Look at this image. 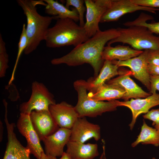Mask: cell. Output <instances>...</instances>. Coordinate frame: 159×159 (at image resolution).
<instances>
[{
    "label": "cell",
    "mask_w": 159,
    "mask_h": 159,
    "mask_svg": "<svg viewBox=\"0 0 159 159\" xmlns=\"http://www.w3.org/2000/svg\"><path fill=\"white\" fill-rule=\"evenodd\" d=\"M119 34L117 29L104 31L100 30L94 36L74 47L67 54L52 59L51 63L54 65L65 64L71 66L87 63L93 68L95 78L99 74L104 62L102 53L105 44L117 37Z\"/></svg>",
    "instance_id": "cell-1"
},
{
    "label": "cell",
    "mask_w": 159,
    "mask_h": 159,
    "mask_svg": "<svg viewBox=\"0 0 159 159\" xmlns=\"http://www.w3.org/2000/svg\"><path fill=\"white\" fill-rule=\"evenodd\" d=\"M17 2L26 17V32L28 44L24 52L27 55L34 51L40 42L44 40L53 18V16H43L38 13L36 6L46 5L43 0H18Z\"/></svg>",
    "instance_id": "cell-2"
},
{
    "label": "cell",
    "mask_w": 159,
    "mask_h": 159,
    "mask_svg": "<svg viewBox=\"0 0 159 159\" xmlns=\"http://www.w3.org/2000/svg\"><path fill=\"white\" fill-rule=\"evenodd\" d=\"M89 38L83 27L71 19L65 18L57 19L55 25L49 28L44 40L49 48L70 45L75 47Z\"/></svg>",
    "instance_id": "cell-3"
},
{
    "label": "cell",
    "mask_w": 159,
    "mask_h": 159,
    "mask_svg": "<svg viewBox=\"0 0 159 159\" xmlns=\"http://www.w3.org/2000/svg\"><path fill=\"white\" fill-rule=\"evenodd\" d=\"M117 29L119 35L109 41L107 45L121 42L128 44L138 50H159V36L154 35L145 26H134Z\"/></svg>",
    "instance_id": "cell-4"
},
{
    "label": "cell",
    "mask_w": 159,
    "mask_h": 159,
    "mask_svg": "<svg viewBox=\"0 0 159 159\" xmlns=\"http://www.w3.org/2000/svg\"><path fill=\"white\" fill-rule=\"evenodd\" d=\"M87 82L80 80L75 81L73 85L78 94V101L74 107L79 117L86 116L94 117L103 113L115 110L119 106L116 100L105 102L94 100L87 93Z\"/></svg>",
    "instance_id": "cell-5"
},
{
    "label": "cell",
    "mask_w": 159,
    "mask_h": 159,
    "mask_svg": "<svg viewBox=\"0 0 159 159\" xmlns=\"http://www.w3.org/2000/svg\"><path fill=\"white\" fill-rule=\"evenodd\" d=\"M30 97L19 106L21 113L30 114L33 111L49 110V106L56 103L52 94L43 83L34 81L32 84Z\"/></svg>",
    "instance_id": "cell-6"
},
{
    "label": "cell",
    "mask_w": 159,
    "mask_h": 159,
    "mask_svg": "<svg viewBox=\"0 0 159 159\" xmlns=\"http://www.w3.org/2000/svg\"><path fill=\"white\" fill-rule=\"evenodd\" d=\"M113 0H85L86 7V21L83 26L89 38L94 36L100 29L99 23Z\"/></svg>",
    "instance_id": "cell-7"
},
{
    "label": "cell",
    "mask_w": 159,
    "mask_h": 159,
    "mask_svg": "<svg viewBox=\"0 0 159 159\" xmlns=\"http://www.w3.org/2000/svg\"><path fill=\"white\" fill-rule=\"evenodd\" d=\"M30 114L20 113L16 126L20 133L26 138V147L37 159H41L44 153L39 136L32 123Z\"/></svg>",
    "instance_id": "cell-8"
},
{
    "label": "cell",
    "mask_w": 159,
    "mask_h": 159,
    "mask_svg": "<svg viewBox=\"0 0 159 159\" xmlns=\"http://www.w3.org/2000/svg\"><path fill=\"white\" fill-rule=\"evenodd\" d=\"M4 104L5 109L4 120L7 130L8 142L3 159H31L30 150L21 144L14 132L15 124L9 122L7 118L8 103L5 102Z\"/></svg>",
    "instance_id": "cell-9"
},
{
    "label": "cell",
    "mask_w": 159,
    "mask_h": 159,
    "mask_svg": "<svg viewBox=\"0 0 159 159\" xmlns=\"http://www.w3.org/2000/svg\"><path fill=\"white\" fill-rule=\"evenodd\" d=\"M139 10L156 13V11H159V8L138 5L130 0H113L110 7L102 16L100 23L117 21L126 14Z\"/></svg>",
    "instance_id": "cell-10"
},
{
    "label": "cell",
    "mask_w": 159,
    "mask_h": 159,
    "mask_svg": "<svg viewBox=\"0 0 159 159\" xmlns=\"http://www.w3.org/2000/svg\"><path fill=\"white\" fill-rule=\"evenodd\" d=\"M147 50H145L139 56L127 60H114L111 62L119 67L124 66L129 68L134 77L150 91V78L147 71Z\"/></svg>",
    "instance_id": "cell-11"
},
{
    "label": "cell",
    "mask_w": 159,
    "mask_h": 159,
    "mask_svg": "<svg viewBox=\"0 0 159 159\" xmlns=\"http://www.w3.org/2000/svg\"><path fill=\"white\" fill-rule=\"evenodd\" d=\"M29 115L32 125L40 141L59 128L49 110L33 111Z\"/></svg>",
    "instance_id": "cell-12"
},
{
    "label": "cell",
    "mask_w": 159,
    "mask_h": 159,
    "mask_svg": "<svg viewBox=\"0 0 159 159\" xmlns=\"http://www.w3.org/2000/svg\"><path fill=\"white\" fill-rule=\"evenodd\" d=\"M49 110L60 128L71 129L79 118L74 107L64 101L51 105Z\"/></svg>",
    "instance_id": "cell-13"
},
{
    "label": "cell",
    "mask_w": 159,
    "mask_h": 159,
    "mask_svg": "<svg viewBox=\"0 0 159 159\" xmlns=\"http://www.w3.org/2000/svg\"><path fill=\"white\" fill-rule=\"evenodd\" d=\"M71 130L70 141L84 143L92 138L96 141L100 138V126L89 122L85 117H79Z\"/></svg>",
    "instance_id": "cell-14"
},
{
    "label": "cell",
    "mask_w": 159,
    "mask_h": 159,
    "mask_svg": "<svg viewBox=\"0 0 159 159\" xmlns=\"http://www.w3.org/2000/svg\"><path fill=\"white\" fill-rule=\"evenodd\" d=\"M71 132V129L59 127L54 133L44 138L42 141L45 154L55 157H61L64 152V146L70 140Z\"/></svg>",
    "instance_id": "cell-15"
},
{
    "label": "cell",
    "mask_w": 159,
    "mask_h": 159,
    "mask_svg": "<svg viewBox=\"0 0 159 159\" xmlns=\"http://www.w3.org/2000/svg\"><path fill=\"white\" fill-rule=\"evenodd\" d=\"M118 105L119 106L126 107L131 110L132 118L129 126L132 130L139 115L142 113L146 114L152 107L159 105V94L156 93L143 99L132 98L127 101H118Z\"/></svg>",
    "instance_id": "cell-16"
},
{
    "label": "cell",
    "mask_w": 159,
    "mask_h": 159,
    "mask_svg": "<svg viewBox=\"0 0 159 159\" xmlns=\"http://www.w3.org/2000/svg\"><path fill=\"white\" fill-rule=\"evenodd\" d=\"M131 74L133 75L131 71L128 70L126 73L109 80L107 83L118 85L125 90V93L122 98L125 101L130 98H146L151 95L135 82L130 77Z\"/></svg>",
    "instance_id": "cell-17"
},
{
    "label": "cell",
    "mask_w": 159,
    "mask_h": 159,
    "mask_svg": "<svg viewBox=\"0 0 159 159\" xmlns=\"http://www.w3.org/2000/svg\"><path fill=\"white\" fill-rule=\"evenodd\" d=\"M119 67L111 61L105 60L97 76L87 82V90L95 93L112 77L123 74L128 71L123 69H119Z\"/></svg>",
    "instance_id": "cell-18"
},
{
    "label": "cell",
    "mask_w": 159,
    "mask_h": 159,
    "mask_svg": "<svg viewBox=\"0 0 159 159\" xmlns=\"http://www.w3.org/2000/svg\"><path fill=\"white\" fill-rule=\"evenodd\" d=\"M66 153L71 159H94L99 155L97 144L69 140L66 145Z\"/></svg>",
    "instance_id": "cell-19"
},
{
    "label": "cell",
    "mask_w": 159,
    "mask_h": 159,
    "mask_svg": "<svg viewBox=\"0 0 159 159\" xmlns=\"http://www.w3.org/2000/svg\"><path fill=\"white\" fill-rule=\"evenodd\" d=\"M143 51L138 50L129 46L118 45L115 47L107 45L105 46L102 53V58L105 61H124L140 54Z\"/></svg>",
    "instance_id": "cell-20"
},
{
    "label": "cell",
    "mask_w": 159,
    "mask_h": 159,
    "mask_svg": "<svg viewBox=\"0 0 159 159\" xmlns=\"http://www.w3.org/2000/svg\"><path fill=\"white\" fill-rule=\"evenodd\" d=\"M46 3L45 12L47 14L53 16V19L69 18L75 22L79 21V16L75 8L70 10L57 1L44 0Z\"/></svg>",
    "instance_id": "cell-21"
},
{
    "label": "cell",
    "mask_w": 159,
    "mask_h": 159,
    "mask_svg": "<svg viewBox=\"0 0 159 159\" xmlns=\"http://www.w3.org/2000/svg\"><path fill=\"white\" fill-rule=\"evenodd\" d=\"M125 93V90L118 85L112 84H104L95 93L89 92L88 95L96 100L110 101L117 99H122Z\"/></svg>",
    "instance_id": "cell-22"
},
{
    "label": "cell",
    "mask_w": 159,
    "mask_h": 159,
    "mask_svg": "<svg viewBox=\"0 0 159 159\" xmlns=\"http://www.w3.org/2000/svg\"><path fill=\"white\" fill-rule=\"evenodd\" d=\"M140 143L143 144L159 146V132L148 126L144 120L140 132L136 140L132 143L131 146L134 147Z\"/></svg>",
    "instance_id": "cell-23"
},
{
    "label": "cell",
    "mask_w": 159,
    "mask_h": 159,
    "mask_svg": "<svg viewBox=\"0 0 159 159\" xmlns=\"http://www.w3.org/2000/svg\"><path fill=\"white\" fill-rule=\"evenodd\" d=\"M153 19L152 16L142 13L135 20L125 22L123 24L127 27L134 26H144L148 28L153 33L159 34V22L150 23L147 22V21Z\"/></svg>",
    "instance_id": "cell-24"
},
{
    "label": "cell",
    "mask_w": 159,
    "mask_h": 159,
    "mask_svg": "<svg viewBox=\"0 0 159 159\" xmlns=\"http://www.w3.org/2000/svg\"><path fill=\"white\" fill-rule=\"evenodd\" d=\"M28 44V39L26 32V25L23 24L22 32L18 44L17 54L16 60L12 72L11 78L9 82L10 85L12 83L14 79V76L17 64L22 52L24 51Z\"/></svg>",
    "instance_id": "cell-25"
},
{
    "label": "cell",
    "mask_w": 159,
    "mask_h": 159,
    "mask_svg": "<svg viewBox=\"0 0 159 159\" xmlns=\"http://www.w3.org/2000/svg\"><path fill=\"white\" fill-rule=\"evenodd\" d=\"M5 43L0 34V77H4L9 68V55L7 52Z\"/></svg>",
    "instance_id": "cell-26"
},
{
    "label": "cell",
    "mask_w": 159,
    "mask_h": 159,
    "mask_svg": "<svg viewBox=\"0 0 159 159\" xmlns=\"http://www.w3.org/2000/svg\"><path fill=\"white\" fill-rule=\"evenodd\" d=\"M84 3L85 1L83 0H67L65 5L68 9H69V6H72L76 9L79 15V25L83 27L85 24L84 14L86 10V7L84 5Z\"/></svg>",
    "instance_id": "cell-27"
},
{
    "label": "cell",
    "mask_w": 159,
    "mask_h": 159,
    "mask_svg": "<svg viewBox=\"0 0 159 159\" xmlns=\"http://www.w3.org/2000/svg\"><path fill=\"white\" fill-rule=\"evenodd\" d=\"M143 117L144 119L152 121L155 128L159 132V108L149 111Z\"/></svg>",
    "instance_id": "cell-28"
},
{
    "label": "cell",
    "mask_w": 159,
    "mask_h": 159,
    "mask_svg": "<svg viewBox=\"0 0 159 159\" xmlns=\"http://www.w3.org/2000/svg\"><path fill=\"white\" fill-rule=\"evenodd\" d=\"M146 59L148 64L159 66V50H147Z\"/></svg>",
    "instance_id": "cell-29"
},
{
    "label": "cell",
    "mask_w": 159,
    "mask_h": 159,
    "mask_svg": "<svg viewBox=\"0 0 159 159\" xmlns=\"http://www.w3.org/2000/svg\"><path fill=\"white\" fill-rule=\"evenodd\" d=\"M133 3L140 6L153 8H159V0H130Z\"/></svg>",
    "instance_id": "cell-30"
},
{
    "label": "cell",
    "mask_w": 159,
    "mask_h": 159,
    "mask_svg": "<svg viewBox=\"0 0 159 159\" xmlns=\"http://www.w3.org/2000/svg\"><path fill=\"white\" fill-rule=\"evenodd\" d=\"M150 92L152 94L156 93V91L159 92V75H150Z\"/></svg>",
    "instance_id": "cell-31"
},
{
    "label": "cell",
    "mask_w": 159,
    "mask_h": 159,
    "mask_svg": "<svg viewBox=\"0 0 159 159\" xmlns=\"http://www.w3.org/2000/svg\"><path fill=\"white\" fill-rule=\"evenodd\" d=\"M147 71L150 75H159V66L148 64Z\"/></svg>",
    "instance_id": "cell-32"
},
{
    "label": "cell",
    "mask_w": 159,
    "mask_h": 159,
    "mask_svg": "<svg viewBox=\"0 0 159 159\" xmlns=\"http://www.w3.org/2000/svg\"><path fill=\"white\" fill-rule=\"evenodd\" d=\"M48 159H71L70 156L66 152H64L60 158L57 159L56 157L50 155H47Z\"/></svg>",
    "instance_id": "cell-33"
},
{
    "label": "cell",
    "mask_w": 159,
    "mask_h": 159,
    "mask_svg": "<svg viewBox=\"0 0 159 159\" xmlns=\"http://www.w3.org/2000/svg\"><path fill=\"white\" fill-rule=\"evenodd\" d=\"M0 142L1 141L2 139L3 133V127L2 125V123L1 121H0Z\"/></svg>",
    "instance_id": "cell-34"
},
{
    "label": "cell",
    "mask_w": 159,
    "mask_h": 159,
    "mask_svg": "<svg viewBox=\"0 0 159 159\" xmlns=\"http://www.w3.org/2000/svg\"><path fill=\"white\" fill-rule=\"evenodd\" d=\"M41 159H48L47 156L45 153L42 154Z\"/></svg>",
    "instance_id": "cell-35"
},
{
    "label": "cell",
    "mask_w": 159,
    "mask_h": 159,
    "mask_svg": "<svg viewBox=\"0 0 159 159\" xmlns=\"http://www.w3.org/2000/svg\"><path fill=\"white\" fill-rule=\"evenodd\" d=\"M101 159H106V158H105V156H104V157H102V158H101Z\"/></svg>",
    "instance_id": "cell-36"
},
{
    "label": "cell",
    "mask_w": 159,
    "mask_h": 159,
    "mask_svg": "<svg viewBox=\"0 0 159 159\" xmlns=\"http://www.w3.org/2000/svg\"><path fill=\"white\" fill-rule=\"evenodd\" d=\"M152 159H156L155 158H153Z\"/></svg>",
    "instance_id": "cell-37"
}]
</instances>
